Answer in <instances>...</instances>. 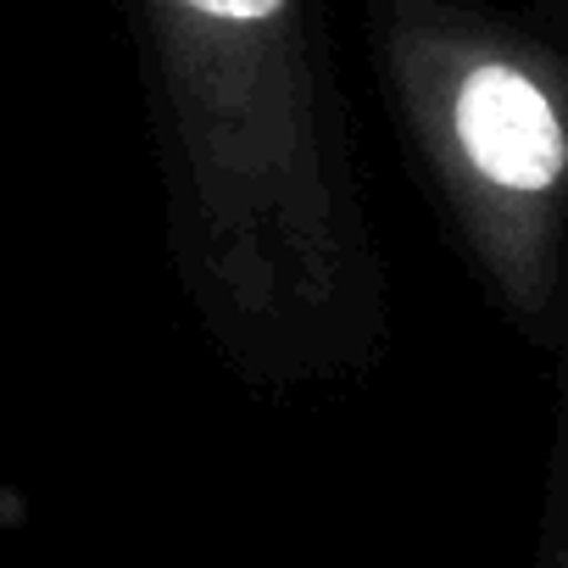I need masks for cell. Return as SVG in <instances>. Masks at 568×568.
Listing matches in <instances>:
<instances>
[{
  "instance_id": "cell-1",
  "label": "cell",
  "mask_w": 568,
  "mask_h": 568,
  "mask_svg": "<svg viewBox=\"0 0 568 568\" xmlns=\"http://www.w3.org/2000/svg\"><path fill=\"white\" fill-rule=\"evenodd\" d=\"M457 140L501 190H551L562 173V129L540 84L513 68H479L457 90Z\"/></svg>"
},
{
  "instance_id": "cell-2",
  "label": "cell",
  "mask_w": 568,
  "mask_h": 568,
  "mask_svg": "<svg viewBox=\"0 0 568 568\" xmlns=\"http://www.w3.org/2000/svg\"><path fill=\"white\" fill-rule=\"evenodd\" d=\"M179 7L201 12V18H217V23H267L278 18L291 0H179Z\"/></svg>"
}]
</instances>
